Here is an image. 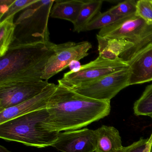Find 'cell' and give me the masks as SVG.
<instances>
[{"mask_svg": "<svg viewBox=\"0 0 152 152\" xmlns=\"http://www.w3.org/2000/svg\"><path fill=\"white\" fill-rule=\"evenodd\" d=\"M49 117L43 123L50 132L80 129L110 114V101L90 98L58 82L47 107Z\"/></svg>", "mask_w": 152, "mask_h": 152, "instance_id": "1", "label": "cell"}, {"mask_svg": "<svg viewBox=\"0 0 152 152\" xmlns=\"http://www.w3.org/2000/svg\"><path fill=\"white\" fill-rule=\"evenodd\" d=\"M53 42L12 45L0 58V84L18 80H42Z\"/></svg>", "mask_w": 152, "mask_h": 152, "instance_id": "2", "label": "cell"}, {"mask_svg": "<svg viewBox=\"0 0 152 152\" xmlns=\"http://www.w3.org/2000/svg\"><path fill=\"white\" fill-rule=\"evenodd\" d=\"M48 117L44 108L10 120L0 124V138L39 148L52 146L59 132L44 129L42 124Z\"/></svg>", "mask_w": 152, "mask_h": 152, "instance_id": "3", "label": "cell"}, {"mask_svg": "<svg viewBox=\"0 0 152 152\" xmlns=\"http://www.w3.org/2000/svg\"><path fill=\"white\" fill-rule=\"evenodd\" d=\"M55 1L37 0L24 10L15 22V39L12 45L50 41L48 21Z\"/></svg>", "mask_w": 152, "mask_h": 152, "instance_id": "4", "label": "cell"}, {"mask_svg": "<svg viewBox=\"0 0 152 152\" xmlns=\"http://www.w3.org/2000/svg\"><path fill=\"white\" fill-rule=\"evenodd\" d=\"M98 35L113 39H124L133 47L122 54L120 58L127 61L139 51L152 43V26L136 15L124 18L101 29Z\"/></svg>", "mask_w": 152, "mask_h": 152, "instance_id": "5", "label": "cell"}, {"mask_svg": "<svg viewBox=\"0 0 152 152\" xmlns=\"http://www.w3.org/2000/svg\"><path fill=\"white\" fill-rule=\"evenodd\" d=\"M129 66L127 62L120 58L115 60H110L99 56L93 61L81 66L79 70L66 73L58 82L73 88L81 83L127 69Z\"/></svg>", "mask_w": 152, "mask_h": 152, "instance_id": "6", "label": "cell"}, {"mask_svg": "<svg viewBox=\"0 0 152 152\" xmlns=\"http://www.w3.org/2000/svg\"><path fill=\"white\" fill-rule=\"evenodd\" d=\"M128 68L81 83L72 89L90 98L110 101L122 90L129 86Z\"/></svg>", "mask_w": 152, "mask_h": 152, "instance_id": "7", "label": "cell"}, {"mask_svg": "<svg viewBox=\"0 0 152 152\" xmlns=\"http://www.w3.org/2000/svg\"><path fill=\"white\" fill-rule=\"evenodd\" d=\"M92 45L88 41L76 43L68 42L52 46L54 53L48 60L42 79L48 80L69 66L73 61L88 56Z\"/></svg>", "mask_w": 152, "mask_h": 152, "instance_id": "8", "label": "cell"}, {"mask_svg": "<svg viewBox=\"0 0 152 152\" xmlns=\"http://www.w3.org/2000/svg\"><path fill=\"white\" fill-rule=\"evenodd\" d=\"M49 84L48 81L43 80H25L0 84V111L39 95Z\"/></svg>", "mask_w": 152, "mask_h": 152, "instance_id": "9", "label": "cell"}, {"mask_svg": "<svg viewBox=\"0 0 152 152\" xmlns=\"http://www.w3.org/2000/svg\"><path fill=\"white\" fill-rule=\"evenodd\" d=\"M96 145L95 130L84 128L59 132L52 146L62 152H95Z\"/></svg>", "mask_w": 152, "mask_h": 152, "instance_id": "10", "label": "cell"}, {"mask_svg": "<svg viewBox=\"0 0 152 152\" xmlns=\"http://www.w3.org/2000/svg\"><path fill=\"white\" fill-rule=\"evenodd\" d=\"M57 86L55 83H49L39 95L17 105L0 111V124L21 115L47 108Z\"/></svg>", "mask_w": 152, "mask_h": 152, "instance_id": "11", "label": "cell"}, {"mask_svg": "<svg viewBox=\"0 0 152 152\" xmlns=\"http://www.w3.org/2000/svg\"><path fill=\"white\" fill-rule=\"evenodd\" d=\"M129 65V86L152 81V43L126 61Z\"/></svg>", "mask_w": 152, "mask_h": 152, "instance_id": "12", "label": "cell"}, {"mask_svg": "<svg viewBox=\"0 0 152 152\" xmlns=\"http://www.w3.org/2000/svg\"><path fill=\"white\" fill-rule=\"evenodd\" d=\"M97 137L96 152H121L124 147L117 129L112 126L102 125L95 130Z\"/></svg>", "mask_w": 152, "mask_h": 152, "instance_id": "13", "label": "cell"}, {"mask_svg": "<svg viewBox=\"0 0 152 152\" xmlns=\"http://www.w3.org/2000/svg\"><path fill=\"white\" fill-rule=\"evenodd\" d=\"M99 56L110 60H115L134 45L124 39H113L101 37L97 34Z\"/></svg>", "mask_w": 152, "mask_h": 152, "instance_id": "14", "label": "cell"}, {"mask_svg": "<svg viewBox=\"0 0 152 152\" xmlns=\"http://www.w3.org/2000/svg\"><path fill=\"white\" fill-rule=\"evenodd\" d=\"M84 3V0L55 1L50 11V17L66 20L73 24Z\"/></svg>", "mask_w": 152, "mask_h": 152, "instance_id": "15", "label": "cell"}, {"mask_svg": "<svg viewBox=\"0 0 152 152\" xmlns=\"http://www.w3.org/2000/svg\"><path fill=\"white\" fill-rule=\"evenodd\" d=\"M103 2L102 0L84 1L79 16L73 24L74 31L78 33L86 31L88 24L100 13Z\"/></svg>", "mask_w": 152, "mask_h": 152, "instance_id": "16", "label": "cell"}, {"mask_svg": "<svg viewBox=\"0 0 152 152\" xmlns=\"http://www.w3.org/2000/svg\"><path fill=\"white\" fill-rule=\"evenodd\" d=\"M15 16L0 23V58L7 53L15 39Z\"/></svg>", "mask_w": 152, "mask_h": 152, "instance_id": "17", "label": "cell"}, {"mask_svg": "<svg viewBox=\"0 0 152 152\" xmlns=\"http://www.w3.org/2000/svg\"><path fill=\"white\" fill-rule=\"evenodd\" d=\"M134 114L152 117V84L146 88L140 98L134 103Z\"/></svg>", "mask_w": 152, "mask_h": 152, "instance_id": "18", "label": "cell"}, {"mask_svg": "<svg viewBox=\"0 0 152 152\" xmlns=\"http://www.w3.org/2000/svg\"><path fill=\"white\" fill-rule=\"evenodd\" d=\"M125 18H126L114 15L108 10L104 13L100 12L88 24L86 28V31L97 29L101 30Z\"/></svg>", "mask_w": 152, "mask_h": 152, "instance_id": "19", "label": "cell"}, {"mask_svg": "<svg viewBox=\"0 0 152 152\" xmlns=\"http://www.w3.org/2000/svg\"><path fill=\"white\" fill-rule=\"evenodd\" d=\"M137 1L126 0L112 7L109 12L112 15L123 18H128L136 15Z\"/></svg>", "mask_w": 152, "mask_h": 152, "instance_id": "20", "label": "cell"}, {"mask_svg": "<svg viewBox=\"0 0 152 152\" xmlns=\"http://www.w3.org/2000/svg\"><path fill=\"white\" fill-rule=\"evenodd\" d=\"M136 15L152 26V0L137 1Z\"/></svg>", "mask_w": 152, "mask_h": 152, "instance_id": "21", "label": "cell"}, {"mask_svg": "<svg viewBox=\"0 0 152 152\" xmlns=\"http://www.w3.org/2000/svg\"><path fill=\"white\" fill-rule=\"evenodd\" d=\"M37 0H15V2L9 8L7 12L0 16V23L10 18L15 16L19 11L26 9L30 5L35 3Z\"/></svg>", "mask_w": 152, "mask_h": 152, "instance_id": "22", "label": "cell"}, {"mask_svg": "<svg viewBox=\"0 0 152 152\" xmlns=\"http://www.w3.org/2000/svg\"><path fill=\"white\" fill-rule=\"evenodd\" d=\"M152 148V133L149 138L140 137L139 140L127 147L121 152H150Z\"/></svg>", "mask_w": 152, "mask_h": 152, "instance_id": "23", "label": "cell"}, {"mask_svg": "<svg viewBox=\"0 0 152 152\" xmlns=\"http://www.w3.org/2000/svg\"><path fill=\"white\" fill-rule=\"evenodd\" d=\"M15 0H1L0 1V16L5 14Z\"/></svg>", "mask_w": 152, "mask_h": 152, "instance_id": "24", "label": "cell"}, {"mask_svg": "<svg viewBox=\"0 0 152 152\" xmlns=\"http://www.w3.org/2000/svg\"><path fill=\"white\" fill-rule=\"evenodd\" d=\"M81 65H80V63L79 61H73L71 64H70L69 66L71 68V71H75L79 70Z\"/></svg>", "mask_w": 152, "mask_h": 152, "instance_id": "25", "label": "cell"}, {"mask_svg": "<svg viewBox=\"0 0 152 152\" xmlns=\"http://www.w3.org/2000/svg\"><path fill=\"white\" fill-rule=\"evenodd\" d=\"M0 152H11L2 145H0Z\"/></svg>", "mask_w": 152, "mask_h": 152, "instance_id": "26", "label": "cell"}, {"mask_svg": "<svg viewBox=\"0 0 152 152\" xmlns=\"http://www.w3.org/2000/svg\"><path fill=\"white\" fill-rule=\"evenodd\" d=\"M150 152H152V149H151V151H150Z\"/></svg>", "mask_w": 152, "mask_h": 152, "instance_id": "27", "label": "cell"}, {"mask_svg": "<svg viewBox=\"0 0 152 152\" xmlns=\"http://www.w3.org/2000/svg\"><path fill=\"white\" fill-rule=\"evenodd\" d=\"M151 118H152V117H151Z\"/></svg>", "mask_w": 152, "mask_h": 152, "instance_id": "28", "label": "cell"}, {"mask_svg": "<svg viewBox=\"0 0 152 152\" xmlns=\"http://www.w3.org/2000/svg\"></svg>", "mask_w": 152, "mask_h": 152, "instance_id": "29", "label": "cell"}]
</instances>
